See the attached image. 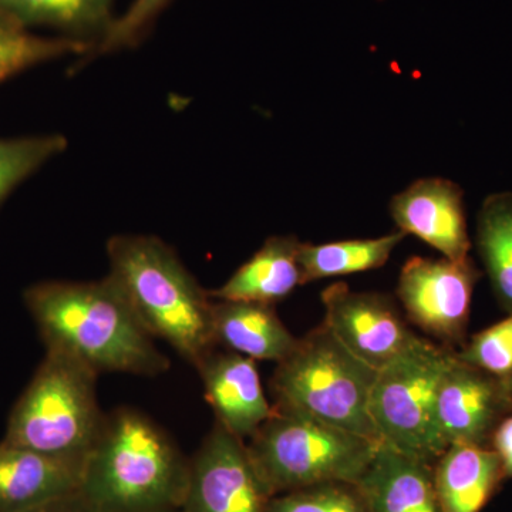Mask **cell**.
Returning a JSON list of instances; mask_svg holds the SVG:
<instances>
[{
	"label": "cell",
	"mask_w": 512,
	"mask_h": 512,
	"mask_svg": "<svg viewBox=\"0 0 512 512\" xmlns=\"http://www.w3.org/2000/svg\"><path fill=\"white\" fill-rule=\"evenodd\" d=\"M23 301L46 350L63 353L101 373L157 377L170 360L157 349L117 282L46 281Z\"/></svg>",
	"instance_id": "6da1fadb"
},
{
	"label": "cell",
	"mask_w": 512,
	"mask_h": 512,
	"mask_svg": "<svg viewBox=\"0 0 512 512\" xmlns=\"http://www.w3.org/2000/svg\"><path fill=\"white\" fill-rule=\"evenodd\" d=\"M190 458L167 431L130 407L104 414L84 458L79 493L96 512L181 511Z\"/></svg>",
	"instance_id": "7a4b0ae2"
},
{
	"label": "cell",
	"mask_w": 512,
	"mask_h": 512,
	"mask_svg": "<svg viewBox=\"0 0 512 512\" xmlns=\"http://www.w3.org/2000/svg\"><path fill=\"white\" fill-rule=\"evenodd\" d=\"M110 276L154 339L164 340L197 369L218 348L212 299L173 248L151 235H116L107 242Z\"/></svg>",
	"instance_id": "3957f363"
},
{
	"label": "cell",
	"mask_w": 512,
	"mask_h": 512,
	"mask_svg": "<svg viewBox=\"0 0 512 512\" xmlns=\"http://www.w3.org/2000/svg\"><path fill=\"white\" fill-rule=\"evenodd\" d=\"M376 376L375 367L353 355L322 323L276 363L269 386L275 406L382 444L370 416Z\"/></svg>",
	"instance_id": "277c9868"
},
{
	"label": "cell",
	"mask_w": 512,
	"mask_h": 512,
	"mask_svg": "<svg viewBox=\"0 0 512 512\" xmlns=\"http://www.w3.org/2000/svg\"><path fill=\"white\" fill-rule=\"evenodd\" d=\"M245 441L256 473L272 497L311 485L359 483L380 443L275 406Z\"/></svg>",
	"instance_id": "5b68a950"
},
{
	"label": "cell",
	"mask_w": 512,
	"mask_h": 512,
	"mask_svg": "<svg viewBox=\"0 0 512 512\" xmlns=\"http://www.w3.org/2000/svg\"><path fill=\"white\" fill-rule=\"evenodd\" d=\"M99 376L74 357L46 350L45 359L10 412L3 440L84 463L106 414L97 402Z\"/></svg>",
	"instance_id": "8992f818"
},
{
	"label": "cell",
	"mask_w": 512,
	"mask_h": 512,
	"mask_svg": "<svg viewBox=\"0 0 512 512\" xmlns=\"http://www.w3.org/2000/svg\"><path fill=\"white\" fill-rule=\"evenodd\" d=\"M454 353L414 333L406 348L377 370L370 416L382 444L430 464L446 451L437 437L434 407Z\"/></svg>",
	"instance_id": "52a82bcc"
},
{
	"label": "cell",
	"mask_w": 512,
	"mask_h": 512,
	"mask_svg": "<svg viewBox=\"0 0 512 512\" xmlns=\"http://www.w3.org/2000/svg\"><path fill=\"white\" fill-rule=\"evenodd\" d=\"M473 259L412 256L400 271L396 296L410 323L440 345L466 343L474 288L480 279Z\"/></svg>",
	"instance_id": "ba28073f"
},
{
	"label": "cell",
	"mask_w": 512,
	"mask_h": 512,
	"mask_svg": "<svg viewBox=\"0 0 512 512\" xmlns=\"http://www.w3.org/2000/svg\"><path fill=\"white\" fill-rule=\"evenodd\" d=\"M271 498L245 441L215 421L190 458L181 512H266Z\"/></svg>",
	"instance_id": "9c48e42d"
},
{
	"label": "cell",
	"mask_w": 512,
	"mask_h": 512,
	"mask_svg": "<svg viewBox=\"0 0 512 512\" xmlns=\"http://www.w3.org/2000/svg\"><path fill=\"white\" fill-rule=\"evenodd\" d=\"M325 323L339 342L367 365L389 363L413 338L403 312L390 295L355 292L343 282L323 289Z\"/></svg>",
	"instance_id": "30bf717a"
},
{
	"label": "cell",
	"mask_w": 512,
	"mask_h": 512,
	"mask_svg": "<svg viewBox=\"0 0 512 512\" xmlns=\"http://www.w3.org/2000/svg\"><path fill=\"white\" fill-rule=\"evenodd\" d=\"M511 413L505 380L461 362L454 353L434 407L437 437L444 450L453 444L490 447L498 424Z\"/></svg>",
	"instance_id": "8fae6325"
},
{
	"label": "cell",
	"mask_w": 512,
	"mask_h": 512,
	"mask_svg": "<svg viewBox=\"0 0 512 512\" xmlns=\"http://www.w3.org/2000/svg\"><path fill=\"white\" fill-rule=\"evenodd\" d=\"M394 224L439 251L443 258L460 261L471 249L464 191L447 178H420L394 195L389 205Z\"/></svg>",
	"instance_id": "7c38bea8"
},
{
	"label": "cell",
	"mask_w": 512,
	"mask_h": 512,
	"mask_svg": "<svg viewBox=\"0 0 512 512\" xmlns=\"http://www.w3.org/2000/svg\"><path fill=\"white\" fill-rule=\"evenodd\" d=\"M215 421L247 441L271 417L255 360L231 350H212L197 367Z\"/></svg>",
	"instance_id": "4fadbf2b"
},
{
	"label": "cell",
	"mask_w": 512,
	"mask_h": 512,
	"mask_svg": "<svg viewBox=\"0 0 512 512\" xmlns=\"http://www.w3.org/2000/svg\"><path fill=\"white\" fill-rule=\"evenodd\" d=\"M83 463L0 441V512H26L76 493Z\"/></svg>",
	"instance_id": "5bb4252c"
},
{
	"label": "cell",
	"mask_w": 512,
	"mask_h": 512,
	"mask_svg": "<svg viewBox=\"0 0 512 512\" xmlns=\"http://www.w3.org/2000/svg\"><path fill=\"white\" fill-rule=\"evenodd\" d=\"M369 512H441L433 464L380 444L359 480Z\"/></svg>",
	"instance_id": "9a60e30c"
},
{
	"label": "cell",
	"mask_w": 512,
	"mask_h": 512,
	"mask_svg": "<svg viewBox=\"0 0 512 512\" xmlns=\"http://www.w3.org/2000/svg\"><path fill=\"white\" fill-rule=\"evenodd\" d=\"M302 242L292 235L266 239L231 278L214 291L215 301H242L274 305L288 298L302 285L299 248Z\"/></svg>",
	"instance_id": "2e32d148"
},
{
	"label": "cell",
	"mask_w": 512,
	"mask_h": 512,
	"mask_svg": "<svg viewBox=\"0 0 512 512\" xmlns=\"http://www.w3.org/2000/svg\"><path fill=\"white\" fill-rule=\"evenodd\" d=\"M212 329L218 346L252 360H284L298 343L274 305L212 299Z\"/></svg>",
	"instance_id": "e0dca14e"
},
{
	"label": "cell",
	"mask_w": 512,
	"mask_h": 512,
	"mask_svg": "<svg viewBox=\"0 0 512 512\" xmlns=\"http://www.w3.org/2000/svg\"><path fill=\"white\" fill-rule=\"evenodd\" d=\"M441 512H480L505 480L491 447L453 444L433 464Z\"/></svg>",
	"instance_id": "ac0fdd59"
},
{
	"label": "cell",
	"mask_w": 512,
	"mask_h": 512,
	"mask_svg": "<svg viewBox=\"0 0 512 512\" xmlns=\"http://www.w3.org/2000/svg\"><path fill=\"white\" fill-rule=\"evenodd\" d=\"M113 3L114 0H0V10L25 28L56 29L63 37L87 43L93 50L116 19Z\"/></svg>",
	"instance_id": "d6986e66"
},
{
	"label": "cell",
	"mask_w": 512,
	"mask_h": 512,
	"mask_svg": "<svg viewBox=\"0 0 512 512\" xmlns=\"http://www.w3.org/2000/svg\"><path fill=\"white\" fill-rule=\"evenodd\" d=\"M406 237L402 231H396L379 238L348 239L329 244L302 242L299 248L302 285L382 268Z\"/></svg>",
	"instance_id": "ffe728a7"
},
{
	"label": "cell",
	"mask_w": 512,
	"mask_h": 512,
	"mask_svg": "<svg viewBox=\"0 0 512 512\" xmlns=\"http://www.w3.org/2000/svg\"><path fill=\"white\" fill-rule=\"evenodd\" d=\"M476 242L495 296L512 313V192L485 198L478 212Z\"/></svg>",
	"instance_id": "44dd1931"
},
{
	"label": "cell",
	"mask_w": 512,
	"mask_h": 512,
	"mask_svg": "<svg viewBox=\"0 0 512 512\" xmlns=\"http://www.w3.org/2000/svg\"><path fill=\"white\" fill-rule=\"evenodd\" d=\"M92 47L67 37L35 35L0 10V83L37 64L74 55H89Z\"/></svg>",
	"instance_id": "7402d4cb"
},
{
	"label": "cell",
	"mask_w": 512,
	"mask_h": 512,
	"mask_svg": "<svg viewBox=\"0 0 512 512\" xmlns=\"http://www.w3.org/2000/svg\"><path fill=\"white\" fill-rule=\"evenodd\" d=\"M66 147L67 140L60 134L0 138V207L23 181Z\"/></svg>",
	"instance_id": "603a6c76"
},
{
	"label": "cell",
	"mask_w": 512,
	"mask_h": 512,
	"mask_svg": "<svg viewBox=\"0 0 512 512\" xmlns=\"http://www.w3.org/2000/svg\"><path fill=\"white\" fill-rule=\"evenodd\" d=\"M266 512H369L359 484L333 481L274 495Z\"/></svg>",
	"instance_id": "cb8c5ba5"
},
{
	"label": "cell",
	"mask_w": 512,
	"mask_h": 512,
	"mask_svg": "<svg viewBox=\"0 0 512 512\" xmlns=\"http://www.w3.org/2000/svg\"><path fill=\"white\" fill-rule=\"evenodd\" d=\"M456 357L490 375L507 379L512 373V313L456 350Z\"/></svg>",
	"instance_id": "d4e9b609"
},
{
	"label": "cell",
	"mask_w": 512,
	"mask_h": 512,
	"mask_svg": "<svg viewBox=\"0 0 512 512\" xmlns=\"http://www.w3.org/2000/svg\"><path fill=\"white\" fill-rule=\"evenodd\" d=\"M171 2L173 0H134L123 15L114 19L90 55H106L136 45Z\"/></svg>",
	"instance_id": "484cf974"
},
{
	"label": "cell",
	"mask_w": 512,
	"mask_h": 512,
	"mask_svg": "<svg viewBox=\"0 0 512 512\" xmlns=\"http://www.w3.org/2000/svg\"><path fill=\"white\" fill-rule=\"evenodd\" d=\"M490 447L500 457L504 477L512 478V413L498 424L491 437Z\"/></svg>",
	"instance_id": "4316f807"
},
{
	"label": "cell",
	"mask_w": 512,
	"mask_h": 512,
	"mask_svg": "<svg viewBox=\"0 0 512 512\" xmlns=\"http://www.w3.org/2000/svg\"><path fill=\"white\" fill-rule=\"evenodd\" d=\"M26 512H96L90 507V504L80 495L79 491L76 493L63 495V497L56 498V500L49 501V503L40 505V507L33 508V510Z\"/></svg>",
	"instance_id": "83f0119b"
},
{
	"label": "cell",
	"mask_w": 512,
	"mask_h": 512,
	"mask_svg": "<svg viewBox=\"0 0 512 512\" xmlns=\"http://www.w3.org/2000/svg\"><path fill=\"white\" fill-rule=\"evenodd\" d=\"M505 384H507L508 394H510V399L512 403V373L510 376L505 379Z\"/></svg>",
	"instance_id": "f1b7e54d"
},
{
	"label": "cell",
	"mask_w": 512,
	"mask_h": 512,
	"mask_svg": "<svg viewBox=\"0 0 512 512\" xmlns=\"http://www.w3.org/2000/svg\"><path fill=\"white\" fill-rule=\"evenodd\" d=\"M177 512H181V511H177Z\"/></svg>",
	"instance_id": "f546056e"
}]
</instances>
